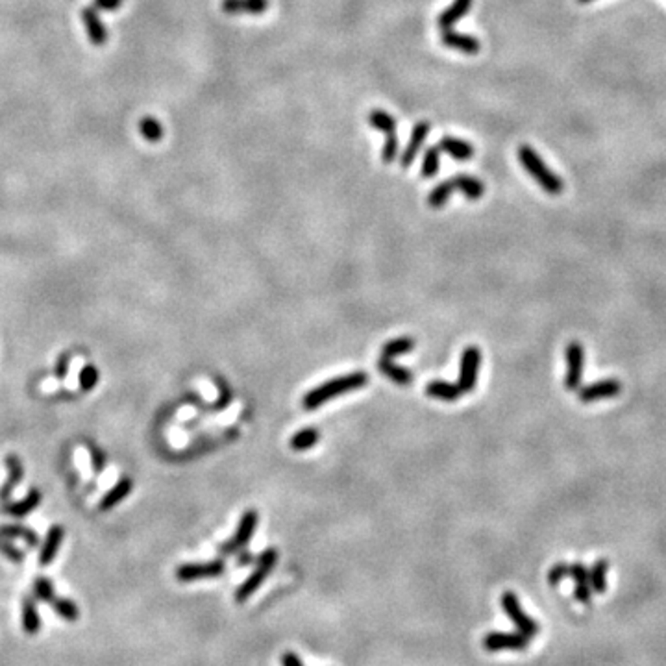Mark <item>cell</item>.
Returning <instances> with one entry per match:
<instances>
[{"instance_id": "obj_1", "label": "cell", "mask_w": 666, "mask_h": 666, "mask_svg": "<svg viewBox=\"0 0 666 666\" xmlns=\"http://www.w3.org/2000/svg\"><path fill=\"white\" fill-rule=\"evenodd\" d=\"M368 382V376H366L365 372H352V374H346V376L341 378H333L330 382L322 383V385L315 387L313 391H309L304 397V409L311 411V409H317V407H321L322 404L330 402L331 398L341 397V394H346V392L350 391H357V389H363Z\"/></svg>"}, {"instance_id": "obj_2", "label": "cell", "mask_w": 666, "mask_h": 666, "mask_svg": "<svg viewBox=\"0 0 666 666\" xmlns=\"http://www.w3.org/2000/svg\"><path fill=\"white\" fill-rule=\"evenodd\" d=\"M519 159L522 163V167L526 168V173L539 183L546 193L552 194V197H557V194L565 191V182L546 165L545 159L535 152V148H531L529 145H522L519 148Z\"/></svg>"}, {"instance_id": "obj_3", "label": "cell", "mask_w": 666, "mask_h": 666, "mask_svg": "<svg viewBox=\"0 0 666 666\" xmlns=\"http://www.w3.org/2000/svg\"><path fill=\"white\" fill-rule=\"evenodd\" d=\"M276 563H278V550H274V548L265 550L263 554L258 557V561H255L254 572H252V574L243 581V585H241L239 589L235 590V601H237V604H243V601H246L248 598H252V596L255 594V590L263 585V581L267 580V575L272 572Z\"/></svg>"}, {"instance_id": "obj_4", "label": "cell", "mask_w": 666, "mask_h": 666, "mask_svg": "<svg viewBox=\"0 0 666 666\" xmlns=\"http://www.w3.org/2000/svg\"><path fill=\"white\" fill-rule=\"evenodd\" d=\"M368 122H371L372 126L380 130V132L385 135V145H383L382 150V159L385 165L394 161V158L398 156V138H397V121L392 119V115H389L383 109H374V112L368 115Z\"/></svg>"}, {"instance_id": "obj_5", "label": "cell", "mask_w": 666, "mask_h": 666, "mask_svg": "<svg viewBox=\"0 0 666 666\" xmlns=\"http://www.w3.org/2000/svg\"><path fill=\"white\" fill-rule=\"evenodd\" d=\"M258 520H260V514L254 509H250L246 513L241 517V522L237 526V531L228 542H224V545L219 546V554L222 555H234L241 550H244V546L248 545L252 537L255 533V528H258Z\"/></svg>"}, {"instance_id": "obj_6", "label": "cell", "mask_w": 666, "mask_h": 666, "mask_svg": "<svg viewBox=\"0 0 666 666\" xmlns=\"http://www.w3.org/2000/svg\"><path fill=\"white\" fill-rule=\"evenodd\" d=\"M500 604L504 607L505 615L511 618V622L517 626V630H519L520 633L528 635L529 639L539 633V624H537V620L531 618L529 615H526L522 606H520L519 596L514 594V592H511V590L504 592L502 598H500Z\"/></svg>"}, {"instance_id": "obj_7", "label": "cell", "mask_w": 666, "mask_h": 666, "mask_svg": "<svg viewBox=\"0 0 666 666\" xmlns=\"http://www.w3.org/2000/svg\"><path fill=\"white\" fill-rule=\"evenodd\" d=\"M566 357V391H580L583 382V368H585V348L578 341L568 342L565 350Z\"/></svg>"}, {"instance_id": "obj_8", "label": "cell", "mask_w": 666, "mask_h": 666, "mask_svg": "<svg viewBox=\"0 0 666 666\" xmlns=\"http://www.w3.org/2000/svg\"><path fill=\"white\" fill-rule=\"evenodd\" d=\"M479 365H481V352L478 346H467L461 356V366H459V383L463 392H472L476 389L479 376Z\"/></svg>"}, {"instance_id": "obj_9", "label": "cell", "mask_w": 666, "mask_h": 666, "mask_svg": "<svg viewBox=\"0 0 666 666\" xmlns=\"http://www.w3.org/2000/svg\"><path fill=\"white\" fill-rule=\"evenodd\" d=\"M226 570L224 559L208 561V563H185L176 568V580L189 583V581L209 580V578H219Z\"/></svg>"}, {"instance_id": "obj_10", "label": "cell", "mask_w": 666, "mask_h": 666, "mask_svg": "<svg viewBox=\"0 0 666 666\" xmlns=\"http://www.w3.org/2000/svg\"><path fill=\"white\" fill-rule=\"evenodd\" d=\"M487 651H502V650H514L522 651L529 646V637L524 633H502V631H493L487 633L481 641Z\"/></svg>"}, {"instance_id": "obj_11", "label": "cell", "mask_w": 666, "mask_h": 666, "mask_svg": "<svg viewBox=\"0 0 666 666\" xmlns=\"http://www.w3.org/2000/svg\"><path fill=\"white\" fill-rule=\"evenodd\" d=\"M622 392V383L615 378H607V380H598L589 385H581L578 391V397L583 404H592L598 400H606V398H615Z\"/></svg>"}, {"instance_id": "obj_12", "label": "cell", "mask_w": 666, "mask_h": 666, "mask_svg": "<svg viewBox=\"0 0 666 666\" xmlns=\"http://www.w3.org/2000/svg\"><path fill=\"white\" fill-rule=\"evenodd\" d=\"M81 22L86 26V32L95 46H104L107 43V28L104 20L100 19L95 8H84L81 10Z\"/></svg>"}, {"instance_id": "obj_13", "label": "cell", "mask_w": 666, "mask_h": 666, "mask_svg": "<svg viewBox=\"0 0 666 666\" xmlns=\"http://www.w3.org/2000/svg\"><path fill=\"white\" fill-rule=\"evenodd\" d=\"M429 130H432V124L427 121H420L415 124L411 132V139H409L406 150H404L402 156H400V163H402L404 168L411 167V163L415 161V158H417L418 152H420V147H422V142L426 141Z\"/></svg>"}, {"instance_id": "obj_14", "label": "cell", "mask_w": 666, "mask_h": 666, "mask_svg": "<svg viewBox=\"0 0 666 666\" xmlns=\"http://www.w3.org/2000/svg\"><path fill=\"white\" fill-rule=\"evenodd\" d=\"M570 580L574 581V598L580 604H589L592 600V587L589 580V568L581 561L570 565Z\"/></svg>"}, {"instance_id": "obj_15", "label": "cell", "mask_w": 666, "mask_h": 666, "mask_svg": "<svg viewBox=\"0 0 666 666\" xmlns=\"http://www.w3.org/2000/svg\"><path fill=\"white\" fill-rule=\"evenodd\" d=\"M441 41L448 48L463 52V54H478L481 51V45H479V41L476 37L467 36V34H458L452 28L441 32Z\"/></svg>"}, {"instance_id": "obj_16", "label": "cell", "mask_w": 666, "mask_h": 666, "mask_svg": "<svg viewBox=\"0 0 666 666\" xmlns=\"http://www.w3.org/2000/svg\"><path fill=\"white\" fill-rule=\"evenodd\" d=\"M220 8L228 15H239V13L261 15L269 10L270 2L269 0H222Z\"/></svg>"}, {"instance_id": "obj_17", "label": "cell", "mask_w": 666, "mask_h": 666, "mask_svg": "<svg viewBox=\"0 0 666 666\" xmlns=\"http://www.w3.org/2000/svg\"><path fill=\"white\" fill-rule=\"evenodd\" d=\"M472 2L474 0H453L452 6L439 15L437 25H439V28H441V32L450 30L458 20L463 19V17L468 13V10L472 8Z\"/></svg>"}, {"instance_id": "obj_18", "label": "cell", "mask_w": 666, "mask_h": 666, "mask_svg": "<svg viewBox=\"0 0 666 666\" xmlns=\"http://www.w3.org/2000/svg\"><path fill=\"white\" fill-rule=\"evenodd\" d=\"M426 394L432 398H437V400H443V402H455V400L463 397L465 392L461 391V387L458 383L435 380V382H429L426 385Z\"/></svg>"}, {"instance_id": "obj_19", "label": "cell", "mask_w": 666, "mask_h": 666, "mask_svg": "<svg viewBox=\"0 0 666 666\" xmlns=\"http://www.w3.org/2000/svg\"><path fill=\"white\" fill-rule=\"evenodd\" d=\"M61 540H63V528L61 526H52L48 535H46L45 545L41 548L39 552V565L41 566H48L56 557L58 550L61 546Z\"/></svg>"}, {"instance_id": "obj_20", "label": "cell", "mask_w": 666, "mask_h": 666, "mask_svg": "<svg viewBox=\"0 0 666 666\" xmlns=\"http://www.w3.org/2000/svg\"><path fill=\"white\" fill-rule=\"evenodd\" d=\"M452 182L455 189H459L468 200H479L484 197L485 185L481 180L468 176V174H458V176H453Z\"/></svg>"}, {"instance_id": "obj_21", "label": "cell", "mask_w": 666, "mask_h": 666, "mask_svg": "<svg viewBox=\"0 0 666 666\" xmlns=\"http://www.w3.org/2000/svg\"><path fill=\"white\" fill-rule=\"evenodd\" d=\"M439 148L444 150L446 154H450L453 159H459V161H467L474 156V147L470 142L463 141V139H455V138H443L441 142H439Z\"/></svg>"}, {"instance_id": "obj_22", "label": "cell", "mask_w": 666, "mask_h": 666, "mask_svg": "<svg viewBox=\"0 0 666 666\" xmlns=\"http://www.w3.org/2000/svg\"><path fill=\"white\" fill-rule=\"evenodd\" d=\"M378 368H380V372H382L383 376H387L389 380L398 383V385L406 387L413 382L411 371H407L406 366H400V365H397V363H392L391 359L382 357V359L378 361Z\"/></svg>"}, {"instance_id": "obj_23", "label": "cell", "mask_w": 666, "mask_h": 666, "mask_svg": "<svg viewBox=\"0 0 666 666\" xmlns=\"http://www.w3.org/2000/svg\"><path fill=\"white\" fill-rule=\"evenodd\" d=\"M607 574H609V561L598 559L594 565L589 570V580L592 592L596 594H604L607 590Z\"/></svg>"}, {"instance_id": "obj_24", "label": "cell", "mask_w": 666, "mask_h": 666, "mask_svg": "<svg viewBox=\"0 0 666 666\" xmlns=\"http://www.w3.org/2000/svg\"><path fill=\"white\" fill-rule=\"evenodd\" d=\"M130 491H132V481H130V479H121V481L102 498L100 511H109L112 507H115L119 502L126 498Z\"/></svg>"}, {"instance_id": "obj_25", "label": "cell", "mask_w": 666, "mask_h": 666, "mask_svg": "<svg viewBox=\"0 0 666 666\" xmlns=\"http://www.w3.org/2000/svg\"><path fill=\"white\" fill-rule=\"evenodd\" d=\"M41 627V618L39 613H37L36 601L32 600V598H26L22 601V630L28 635H34L37 633Z\"/></svg>"}, {"instance_id": "obj_26", "label": "cell", "mask_w": 666, "mask_h": 666, "mask_svg": "<svg viewBox=\"0 0 666 666\" xmlns=\"http://www.w3.org/2000/svg\"><path fill=\"white\" fill-rule=\"evenodd\" d=\"M413 348H415V341L411 337H398V339H392L382 346V357L392 359V357L404 356L407 352H411Z\"/></svg>"}, {"instance_id": "obj_27", "label": "cell", "mask_w": 666, "mask_h": 666, "mask_svg": "<svg viewBox=\"0 0 666 666\" xmlns=\"http://www.w3.org/2000/svg\"><path fill=\"white\" fill-rule=\"evenodd\" d=\"M139 132H141L142 139H147L148 142H158L163 139L165 130H163L161 122L158 119L152 117V115H147V117H142L139 121Z\"/></svg>"}, {"instance_id": "obj_28", "label": "cell", "mask_w": 666, "mask_h": 666, "mask_svg": "<svg viewBox=\"0 0 666 666\" xmlns=\"http://www.w3.org/2000/svg\"><path fill=\"white\" fill-rule=\"evenodd\" d=\"M39 500H41V494L37 493V491H32L25 500H20V502H17V504L4 505V511L8 514H13V517H25V514H28L30 511H34V509L39 505Z\"/></svg>"}, {"instance_id": "obj_29", "label": "cell", "mask_w": 666, "mask_h": 666, "mask_svg": "<svg viewBox=\"0 0 666 666\" xmlns=\"http://www.w3.org/2000/svg\"><path fill=\"white\" fill-rule=\"evenodd\" d=\"M319 432H317L315 427H304L302 432L295 433L293 437H291V448L296 450V452H302V450H309L317 444L319 441Z\"/></svg>"}, {"instance_id": "obj_30", "label": "cell", "mask_w": 666, "mask_h": 666, "mask_svg": "<svg viewBox=\"0 0 666 666\" xmlns=\"http://www.w3.org/2000/svg\"><path fill=\"white\" fill-rule=\"evenodd\" d=\"M453 191H455V185H453L452 180L439 183L437 187L433 189L432 193H429V197H427V204H429L433 209L443 208L444 204L450 200V197H452Z\"/></svg>"}, {"instance_id": "obj_31", "label": "cell", "mask_w": 666, "mask_h": 666, "mask_svg": "<svg viewBox=\"0 0 666 666\" xmlns=\"http://www.w3.org/2000/svg\"><path fill=\"white\" fill-rule=\"evenodd\" d=\"M52 609L56 611L61 618H65L67 622H76L80 616V611L74 601L67 600V598H60V600H52Z\"/></svg>"}, {"instance_id": "obj_32", "label": "cell", "mask_w": 666, "mask_h": 666, "mask_svg": "<svg viewBox=\"0 0 666 666\" xmlns=\"http://www.w3.org/2000/svg\"><path fill=\"white\" fill-rule=\"evenodd\" d=\"M8 467H10V470H11V476H10V479H8V484L2 487V493H0V498L2 500H6L8 496H10L13 487H15V485L20 481V478H22V468H20V463L17 461V458H8Z\"/></svg>"}, {"instance_id": "obj_33", "label": "cell", "mask_w": 666, "mask_h": 666, "mask_svg": "<svg viewBox=\"0 0 666 666\" xmlns=\"http://www.w3.org/2000/svg\"><path fill=\"white\" fill-rule=\"evenodd\" d=\"M439 152H441V148L437 147H429L424 154V161H422V176L424 178H432L435 176L439 171Z\"/></svg>"}, {"instance_id": "obj_34", "label": "cell", "mask_w": 666, "mask_h": 666, "mask_svg": "<svg viewBox=\"0 0 666 666\" xmlns=\"http://www.w3.org/2000/svg\"><path fill=\"white\" fill-rule=\"evenodd\" d=\"M0 535L2 537H17V539H25L30 546L37 545V535L32 529H26L22 526H4L0 528Z\"/></svg>"}, {"instance_id": "obj_35", "label": "cell", "mask_w": 666, "mask_h": 666, "mask_svg": "<svg viewBox=\"0 0 666 666\" xmlns=\"http://www.w3.org/2000/svg\"><path fill=\"white\" fill-rule=\"evenodd\" d=\"M34 594L37 600L41 601H52L54 600V585L46 578H36L34 581Z\"/></svg>"}, {"instance_id": "obj_36", "label": "cell", "mask_w": 666, "mask_h": 666, "mask_svg": "<svg viewBox=\"0 0 666 666\" xmlns=\"http://www.w3.org/2000/svg\"><path fill=\"white\" fill-rule=\"evenodd\" d=\"M565 578H570V565H566L565 561L555 563L548 572V583L552 587H557Z\"/></svg>"}, {"instance_id": "obj_37", "label": "cell", "mask_w": 666, "mask_h": 666, "mask_svg": "<svg viewBox=\"0 0 666 666\" xmlns=\"http://www.w3.org/2000/svg\"><path fill=\"white\" fill-rule=\"evenodd\" d=\"M97 380H98V372L93 365L86 366V368L81 371L80 383H81V387H84V391H91L93 387H95V383H97Z\"/></svg>"}, {"instance_id": "obj_38", "label": "cell", "mask_w": 666, "mask_h": 666, "mask_svg": "<svg viewBox=\"0 0 666 666\" xmlns=\"http://www.w3.org/2000/svg\"><path fill=\"white\" fill-rule=\"evenodd\" d=\"M124 0H93V8L97 11H115L122 6Z\"/></svg>"}, {"instance_id": "obj_39", "label": "cell", "mask_w": 666, "mask_h": 666, "mask_svg": "<svg viewBox=\"0 0 666 666\" xmlns=\"http://www.w3.org/2000/svg\"><path fill=\"white\" fill-rule=\"evenodd\" d=\"M281 666H304V662L295 651H285L281 655Z\"/></svg>"}, {"instance_id": "obj_40", "label": "cell", "mask_w": 666, "mask_h": 666, "mask_svg": "<svg viewBox=\"0 0 666 666\" xmlns=\"http://www.w3.org/2000/svg\"><path fill=\"white\" fill-rule=\"evenodd\" d=\"M255 561H258V557H254V554L248 552V550H241V552H237V563H239L241 566H248V565H252V563H255Z\"/></svg>"}, {"instance_id": "obj_41", "label": "cell", "mask_w": 666, "mask_h": 666, "mask_svg": "<svg viewBox=\"0 0 666 666\" xmlns=\"http://www.w3.org/2000/svg\"><path fill=\"white\" fill-rule=\"evenodd\" d=\"M2 552H4V554L8 555L10 559L22 561V557H25V555H22V552H17V550L13 548V546H11V545H2Z\"/></svg>"}, {"instance_id": "obj_42", "label": "cell", "mask_w": 666, "mask_h": 666, "mask_svg": "<svg viewBox=\"0 0 666 666\" xmlns=\"http://www.w3.org/2000/svg\"><path fill=\"white\" fill-rule=\"evenodd\" d=\"M578 2H581V4H587V2H594V0H578Z\"/></svg>"}]
</instances>
